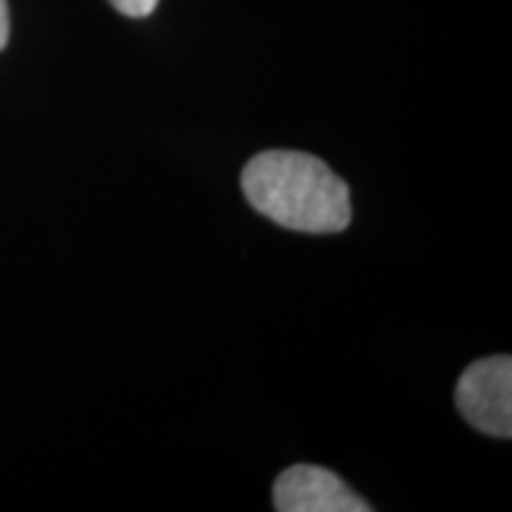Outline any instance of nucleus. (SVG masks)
Here are the masks:
<instances>
[{"label":"nucleus","mask_w":512,"mask_h":512,"mask_svg":"<svg viewBox=\"0 0 512 512\" xmlns=\"http://www.w3.org/2000/svg\"><path fill=\"white\" fill-rule=\"evenodd\" d=\"M10 41V10L8 0H0V50Z\"/></svg>","instance_id":"obj_5"},{"label":"nucleus","mask_w":512,"mask_h":512,"mask_svg":"<svg viewBox=\"0 0 512 512\" xmlns=\"http://www.w3.org/2000/svg\"><path fill=\"white\" fill-rule=\"evenodd\" d=\"M110 3L121 12V15L138 19L152 15L159 0H110Z\"/></svg>","instance_id":"obj_4"},{"label":"nucleus","mask_w":512,"mask_h":512,"mask_svg":"<svg viewBox=\"0 0 512 512\" xmlns=\"http://www.w3.org/2000/svg\"><path fill=\"white\" fill-rule=\"evenodd\" d=\"M273 505L280 512H368L373 505L349 489L335 472L294 465L275 479Z\"/></svg>","instance_id":"obj_3"},{"label":"nucleus","mask_w":512,"mask_h":512,"mask_svg":"<svg viewBox=\"0 0 512 512\" xmlns=\"http://www.w3.org/2000/svg\"><path fill=\"white\" fill-rule=\"evenodd\" d=\"M247 202L278 226L297 233H342L351 223L349 185L323 159L292 150H268L242 171Z\"/></svg>","instance_id":"obj_1"},{"label":"nucleus","mask_w":512,"mask_h":512,"mask_svg":"<svg viewBox=\"0 0 512 512\" xmlns=\"http://www.w3.org/2000/svg\"><path fill=\"white\" fill-rule=\"evenodd\" d=\"M456 403L463 418L496 439L512 437V358L489 356L460 375Z\"/></svg>","instance_id":"obj_2"}]
</instances>
